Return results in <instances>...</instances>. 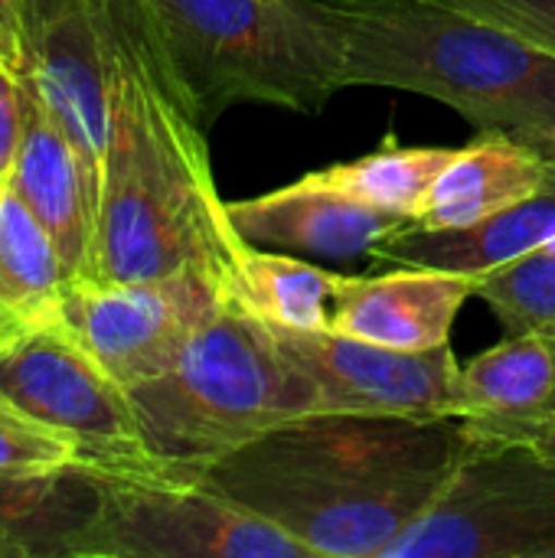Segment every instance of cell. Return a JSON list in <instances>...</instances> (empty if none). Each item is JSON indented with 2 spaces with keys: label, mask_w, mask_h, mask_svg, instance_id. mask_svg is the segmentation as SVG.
<instances>
[{
  "label": "cell",
  "mask_w": 555,
  "mask_h": 558,
  "mask_svg": "<svg viewBox=\"0 0 555 558\" xmlns=\"http://www.w3.org/2000/svg\"><path fill=\"white\" fill-rule=\"evenodd\" d=\"M265 327L285 360L311 386L314 412L451 418L448 399L458 376L451 343L409 353L337 330Z\"/></svg>",
  "instance_id": "11"
},
{
  "label": "cell",
  "mask_w": 555,
  "mask_h": 558,
  "mask_svg": "<svg viewBox=\"0 0 555 558\" xmlns=\"http://www.w3.org/2000/svg\"><path fill=\"white\" fill-rule=\"evenodd\" d=\"M478 435L464 418L307 412L200 474L311 558H386L445 494Z\"/></svg>",
  "instance_id": "1"
},
{
  "label": "cell",
  "mask_w": 555,
  "mask_h": 558,
  "mask_svg": "<svg viewBox=\"0 0 555 558\" xmlns=\"http://www.w3.org/2000/svg\"><path fill=\"white\" fill-rule=\"evenodd\" d=\"M95 477L98 510L69 558H311L301 543L200 481L105 471Z\"/></svg>",
  "instance_id": "7"
},
{
  "label": "cell",
  "mask_w": 555,
  "mask_h": 558,
  "mask_svg": "<svg viewBox=\"0 0 555 558\" xmlns=\"http://www.w3.org/2000/svg\"><path fill=\"white\" fill-rule=\"evenodd\" d=\"M386 558H555V458L478 435L438 504Z\"/></svg>",
  "instance_id": "6"
},
{
  "label": "cell",
  "mask_w": 555,
  "mask_h": 558,
  "mask_svg": "<svg viewBox=\"0 0 555 558\" xmlns=\"http://www.w3.org/2000/svg\"><path fill=\"white\" fill-rule=\"evenodd\" d=\"M23 92L26 121L13 167L7 173V193H13L33 213V219L52 235L69 271V284L88 281L98 186L69 134L59 128V121L46 111V105L26 82Z\"/></svg>",
  "instance_id": "13"
},
{
  "label": "cell",
  "mask_w": 555,
  "mask_h": 558,
  "mask_svg": "<svg viewBox=\"0 0 555 558\" xmlns=\"http://www.w3.org/2000/svg\"><path fill=\"white\" fill-rule=\"evenodd\" d=\"M478 298L497 314L507 333L555 337V245L481 275Z\"/></svg>",
  "instance_id": "22"
},
{
  "label": "cell",
  "mask_w": 555,
  "mask_h": 558,
  "mask_svg": "<svg viewBox=\"0 0 555 558\" xmlns=\"http://www.w3.org/2000/svg\"><path fill=\"white\" fill-rule=\"evenodd\" d=\"M343 88H399L455 108L478 134H507L555 160V56L438 0H330Z\"/></svg>",
  "instance_id": "3"
},
{
  "label": "cell",
  "mask_w": 555,
  "mask_h": 558,
  "mask_svg": "<svg viewBox=\"0 0 555 558\" xmlns=\"http://www.w3.org/2000/svg\"><path fill=\"white\" fill-rule=\"evenodd\" d=\"M481 275L396 265L386 275H340L330 330L393 350H438L451 343L455 320L468 298H478Z\"/></svg>",
  "instance_id": "12"
},
{
  "label": "cell",
  "mask_w": 555,
  "mask_h": 558,
  "mask_svg": "<svg viewBox=\"0 0 555 558\" xmlns=\"http://www.w3.org/2000/svg\"><path fill=\"white\" fill-rule=\"evenodd\" d=\"M0 558H16V556H13V553H10L7 546H0Z\"/></svg>",
  "instance_id": "29"
},
{
  "label": "cell",
  "mask_w": 555,
  "mask_h": 558,
  "mask_svg": "<svg viewBox=\"0 0 555 558\" xmlns=\"http://www.w3.org/2000/svg\"><path fill=\"white\" fill-rule=\"evenodd\" d=\"M229 219L249 245H275L304 258L370 255L379 239L406 226L402 216L357 203L314 173L272 193L229 203Z\"/></svg>",
  "instance_id": "14"
},
{
  "label": "cell",
  "mask_w": 555,
  "mask_h": 558,
  "mask_svg": "<svg viewBox=\"0 0 555 558\" xmlns=\"http://www.w3.org/2000/svg\"><path fill=\"white\" fill-rule=\"evenodd\" d=\"M111 20L108 141L88 281L118 284L196 268L229 301L249 242L219 196L206 124L180 92L137 3L111 0Z\"/></svg>",
  "instance_id": "2"
},
{
  "label": "cell",
  "mask_w": 555,
  "mask_h": 558,
  "mask_svg": "<svg viewBox=\"0 0 555 558\" xmlns=\"http://www.w3.org/2000/svg\"><path fill=\"white\" fill-rule=\"evenodd\" d=\"M229 307L226 291L203 271L65 288L62 324L124 386L167 373L186 343Z\"/></svg>",
  "instance_id": "9"
},
{
  "label": "cell",
  "mask_w": 555,
  "mask_h": 558,
  "mask_svg": "<svg viewBox=\"0 0 555 558\" xmlns=\"http://www.w3.org/2000/svg\"><path fill=\"white\" fill-rule=\"evenodd\" d=\"M451 154L455 147H402L389 131L376 150L314 170V177L357 203L412 222L422 196L429 193L438 170L451 160Z\"/></svg>",
  "instance_id": "21"
},
{
  "label": "cell",
  "mask_w": 555,
  "mask_h": 558,
  "mask_svg": "<svg viewBox=\"0 0 555 558\" xmlns=\"http://www.w3.org/2000/svg\"><path fill=\"white\" fill-rule=\"evenodd\" d=\"M555 173V160L507 134H478L455 150L422 196L412 226L461 229L536 196Z\"/></svg>",
  "instance_id": "15"
},
{
  "label": "cell",
  "mask_w": 555,
  "mask_h": 558,
  "mask_svg": "<svg viewBox=\"0 0 555 558\" xmlns=\"http://www.w3.org/2000/svg\"><path fill=\"white\" fill-rule=\"evenodd\" d=\"M95 510L98 477L85 464L36 477H0V546L16 558H69Z\"/></svg>",
  "instance_id": "19"
},
{
  "label": "cell",
  "mask_w": 555,
  "mask_h": 558,
  "mask_svg": "<svg viewBox=\"0 0 555 558\" xmlns=\"http://www.w3.org/2000/svg\"><path fill=\"white\" fill-rule=\"evenodd\" d=\"M82 464L79 441L0 396V477H36Z\"/></svg>",
  "instance_id": "23"
},
{
  "label": "cell",
  "mask_w": 555,
  "mask_h": 558,
  "mask_svg": "<svg viewBox=\"0 0 555 558\" xmlns=\"http://www.w3.org/2000/svg\"><path fill=\"white\" fill-rule=\"evenodd\" d=\"M500 441H523L530 448H536L540 454L546 458H555V412L540 418V422H530V425H520L507 435H497Z\"/></svg>",
  "instance_id": "27"
},
{
  "label": "cell",
  "mask_w": 555,
  "mask_h": 558,
  "mask_svg": "<svg viewBox=\"0 0 555 558\" xmlns=\"http://www.w3.org/2000/svg\"><path fill=\"white\" fill-rule=\"evenodd\" d=\"M0 396L69 432L82 464L105 474H164L144 448L128 389L65 327L33 330L0 353Z\"/></svg>",
  "instance_id": "8"
},
{
  "label": "cell",
  "mask_w": 555,
  "mask_h": 558,
  "mask_svg": "<svg viewBox=\"0 0 555 558\" xmlns=\"http://www.w3.org/2000/svg\"><path fill=\"white\" fill-rule=\"evenodd\" d=\"M555 412V337L507 333L497 347L458 366L448 415L481 438L507 435Z\"/></svg>",
  "instance_id": "17"
},
{
  "label": "cell",
  "mask_w": 555,
  "mask_h": 558,
  "mask_svg": "<svg viewBox=\"0 0 555 558\" xmlns=\"http://www.w3.org/2000/svg\"><path fill=\"white\" fill-rule=\"evenodd\" d=\"M20 78L75 144L95 186L108 141L111 0H20Z\"/></svg>",
  "instance_id": "10"
},
{
  "label": "cell",
  "mask_w": 555,
  "mask_h": 558,
  "mask_svg": "<svg viewBox=\"0 0 555 558\" xmlns=\"http://www.w3.org/2000/svg\"><path fill=\"white\" fill-rule=\"evenodd\" d=\"M69 271L52 235L13 196L0 206V353L33 330L62 324Z\"/></svg>",
  "instance_id": "18"
},
{
  "label": "cell",
  "mask_w": 555,
  "mask_h": 558,
  "mask_svg": "<svg viewBox=\"0 0 555 558\" xmlns=\"http://www.w3.org/2000/svg\"><path fill=\"white\" fill-rule=\"evenodd\" d=\"M3 196H7V183H3V177H0V206H3Z\"/></svg>",
  "instance_id": "28"
},
{
  "label": "cell",
  "mask_w": 555,
  "mask_h": 558,
  "mask_svg": "<svg viewBox=\"0 0 555 558\" xmlns=\"http://www.w3.org/2000/svg\"><path fill=\"white\" fill-rule=\"evenodd\" d=\"M546 245H555V173L536 196L474 226L422 229L406 222L379 239L370 255L389 265L487 275Z\"/></svg>",
  "instance_id": "16"
},
{
  "label": "cell",
  "mask_w": 555,
  "mask_h": 558,
  "mask_svg": "<svg viewBox=\"0 0 555 558\" xmlns=\"http://www.w3.org/2000/svg\"><path fill=\"white\" fill-rule=\"evenodd\" d=\"M144 448L164 474H200L262 432L314 412V392L275 347L268 327L222 307L180 360L128 389Z\"/></svg>",
  "instance_id": "5"
},
{
  "label": "cell",
  "mask_w": 555,
  "mask_h": 558,
  "mask_svg": "<svg viewBox=\"0 0 555 558\" xmlns=\"http://www.w3.org/2000/svg\"><path fill=\"white\" fill-rule=\"evenodd\" d=\"M20 33H23V13L20 0H0V59L16 69L20 62Z\"/></svg>",
  "instance_id": "26"
},
{
  "label": "cell",
  "mask_w": 555,
  "mask_h": 558,
  "mask_svg": "<svg viewBox=\"0 0 555 558\" xmlns=\"http://www.w3.org/2000/svg\"><path fill=\"white\" fill-rule=\"evenodd\" d=\"M196 118L239 105L321 114L343 88L347 39L330 0H134Z\"/></svg>",
  "instance_id": "4"
},
{
  "label": "cell",
  "mask_w": 555,
  "mask_h": 558,
  "mask_svg": "<svg viewBox=\"0 0 555 558\" xmlns=\"http://www.w3.org/2000/svg\"><path fill=\"white\" fill-rule=\"evenodd\" d=\"M438 3H448L478 20L504 26L514 36L555 56V0H438Z\"/></svg>",
  "instance_id": "24"
},
{
  "label": "cell",
  "mask_w": 555,
  "mask_h": 558,
  "mask_svg": "<svg viewBox=\"0 0 555 558\" xmlns=\"http://www.w3.org/2000/svg\"><path fill=\"white\" fill-rule=\"evenodd\" d=\"M23 121H26L23 78L10 62L0 59V177H3V183L13 167L20 137H23Z\"/></svg>",
  "instance_id": "25"
},
{
  "label": "cell",
  "mask_w": 555,
  "mask_h": 558,
  "mask_svg": "<svg viewBox=\"0 0 555 558\" xmlns=\"http://www.w3.org/2000/svg\"><path fill=\"white\" fill-rule=\"evenodd\" d=\"M337 281V271H324L301 255H275L249 245L239 258L229 304L272 327L330 330Z\"/></svg>",
  "instance_id": "20"
}]
</instances>
